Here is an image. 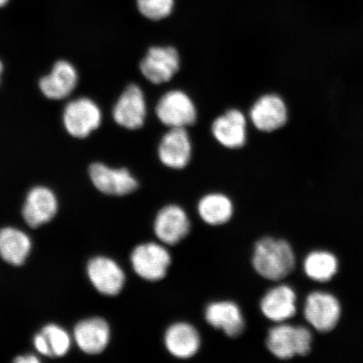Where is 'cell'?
I'll return each instance as SVG.
<instances>
[{"instance_id": "obj_1", "label": "cell", "mask_w": 363, "mask_h": 363, "mask_svg": "<svg viewBox=\"0 0 363 363\" xmlns=\"http://www.w3.org/2000/svg\"><path fill=\"white\" fill-rule=\"evenodd\" d=\"M295 262L294 250L284 240L262 238L254 247L253 269L267 280H283L294 271Z\"/></svg>"}, {"instance_id": "obj_2", "label": "cell", "mask_w": 363, "mask_h": 363, "mask_svg": "<svg viewBox=\"0 0 363 363\" xmlns=\"http://www.w3.org/2000/svg\"><path fill=\"white\" fill-rule=\"evenodd\" d=\"M266 345L275 357L289 360L310 353L312 334L305 326L279 323L269 330Z\"/></svg>"}, {"instance_id": "obj_3", "label": "cell", "mask_w": 363, "mask_h": 363, "mask_svg": "<svg viewBox=\"0 0 363 363\" xmlns=\"http://www.w3.org/2000/svg\"><path fill=\"white\" fill-rule=\"evenodd\" d=\"M131 264L140 278L157 282L165 278L172 264L171 254L162 244L148 242L136 247L130 256Z\"/></svg>"}, {"instance_id": "obj_4", "label": "cell", "mask_w": 363, "mask_h": 363, "mask_svg": "<svg viewBox=\"0 0 363 363\" xmlns=\"http://www.w3.org/2000/svg\"><path fill=\"white\" fill-rule=\"evenodd\" d=\"M62 120L68 133L76 138H85L101 125L102 113L92 99L79 98L67 104Z\"/></svg>"}, {"instance_id": "obj_5", "label": "cell", "mask_w": 363, "mask_h": 363, "mask_svg": "<svg viewBox=\"0 0 363 363\" xmlns=\"http://www.w3.org/2000/svg\"><path fill=\"white\" fill-rule=\"evenodd\" d=\"M157 116L170 128H185L195 123L197 111L192 99L181 90H172L159 99Z\"/></svg>"}, {"instance_id": "obj_6", "label": "cell", "mask_w": 363, "mask_h": 363, "mask_svg": "<svg viewBox=\"0 0 363 363\" xmlns=\"http://www.w3.org/2000/svg\"><path fill=\"white\" fill-rule=\"evenodd\" d=\"M180 67V57L172 47H153L140 62L142 74L153 84H161L171 80Z\"/></svg>"}, {"instance_id": "obj_7", "label": "cell", "mask_w": 363, "mask_h": 363, "mask_svg": "<svg viewBox=\"0 0 363 363\" xmlns=\"http://www.w3.org/2000/svg\"><path fill=\"white\" fill-rule=\"evenodd\" d=\"M303 314L308 323L320 333H325L337 326L340 317L337 298L325 292H313L308 295Z\"/></svg>"}, {"instance_id": "obj_8", "label": "cell", "mask_w": 363, "mask_h": 363, "mask_svg": "<svg viewBox=\"0 0 363 363\" xmlns=\"http://www.w3.org/2000/svg\"><path fill=\"white\" fill-rule=\"evenodd\" d=\"M189 218L183 208L169 204L161 208L154 221V233L162 244L175 246L189 234Z\"/></svg>"}, {"instance_id": "obj_9", "label": "cell", "mask_w": 363, "mask_h": 363, "mask_svg": "<svg viewBox=\"0 0 363 363\" xmlns=\"http://www.w3.org/2000/svg\"><path fill=\"white\" fill-rule=\"evenodd\" d=\"M116 123L128 130L140 128L146 121L147 103L142 89L130 84L125 89L113 108Z\"/></svg>"}, {"instance_id": "obj_10", "label": "cell", "mask_w": 363, "mask_h": 363, "mask_svg": "<svg viewBox=\"0 0 363 363\" xmlns=\"http://www.w3.org/2000/svg\"><path fill=\"white\" fill-rule=\"evenodd\" d=\"M89 172L95 187L106 194L123 196L138 187V182L125 169H112L96 162L90 166Z\"/></svg>"}, {"instance_id": "obj_11", "label": "cell", "mask_w": 363, "mask_h": 363, "mask_svg": "<svg viewBox=\"0 0 363 363\" xmlns=\"http://www.w3.org/2000/svg\"><path fill=\"white\" fill-rule=\"evenodd\" d=\"M297 295L289 285L279 284L267 291L260 302V310L267 320L285 323L297 311Z\"/></svg>"}, {"instance_id": "obj_12", "label": "cell", "mask_w": 363, "mask_h": 363, "mask_svg": "<svg viewBox=\"0 0 363 363\" xmlns=\"http://www.w3.org/2000/svg\"><path fill=\"white\" fill-rule=\"evenodd\" d=\"M191 155L192 145L185 128H171L159 144V159L162 164L170 169H184Z\"/></svg>"}, {"instance_id": "obj_13", "label": "cell", "mask_w": 363, "mask_h": 363, "mask_svg": "<svg viewBox=\"0 0 363 363\" xmlns=\"http://www.w3.org/2000/svg\"><path fill=\"white\" fill-rule=\"evenodd\" d=\"M204 318L213 328L220 330L229 337H238L243 333L246 322L237 303L222 301L210 303L204 311Z\"/></svg>"}, {"instance_id": "obj_14", "label": "cell", "mask_w": 363, "mask_h": 363, "mask_svg": "<svg viewBox=\"0 0 363 363\" xmlns=\"http://www.w3.org/2000/svg\"><path fill=\"white\" fill-rule=\"evenodd\" d=\"M164 345L172 357L182 360L189 359L201 349V334L187 322H176L166 330Z\"/></svg>"}, {"instance_id": "obj_15", "label": "cell", "mask_w": 363, "mask_h": 363, "mask_svg": "<svg viewBox=\"0 0 363 363\" xmlns=\"http://www.w3.org/2000/svg\"><path fill=\"white\" fill-rule=\"evenodd\" d=\"M250 116L256 128L272 133L283 127L288 121L287 107L276 94H267L253 104Z\"/></svg>"}, {"instance_id": "obj_16", "label": "cell", "mask_w": 363, "mask_h": 363, "mask_svg": "<svg viewBox=\"0 0 363 363\" xmlns=\"http://www.w3.org/2000/svg\"><path fill=\"white\" fill-rule=\"evenodd\" d=\"M88 274L95 289L104 295L115 296L123 289L125 280L124 272L110 258H93L89 262Z\"/></svg>"}, {"instance_id": "obj_17", "label": "cell", "mask_w": 363, "mask_h": 363, "mask_svg": "<svg viewBox=\"0 0 363 363\" xmlns=\"http://www.w3.org/2000/svg\"><path fill=\"white\" fill-rule=\"evenodd\" d=\"M57 211V199L55 194L43 186L30 190L27 195L23 217L33 228L48 223L53 219Z\"/></svg>"}, {"instance_id": "obj_18", "label": "cell", "mask_w": 363, "mask_h": 363, "mask_svg": "<svg viewBox=\"0 0 363 363\" xmlns=\"http://www.w3.org/2000/svg\"><path fill=\"white\" fill-rule=\"evenodd\" d=\"M79 75L76 68L69 62H56L52 70L39 82L40 91L45 97L59 101L69 96L78 84Z\"/></svg>"}, {"instance_id": "obj_19", "label": "cell", "mask_w": 363, "mask_h": 363, "mask_svg": "<svg viewBox=\"0 0 363 363\" xmlns=\"http://www.w3.org/2000/svg\"><path fill=\"white\" fill-rule=\"evenodd\" d=\"M212 133L222 146L240 148L247 140V120L242 112L230 110L213 122Z\"/></svg>"}, {"instance_id": "obj_20", "label": "cell", "mask_w": 363, "mask_h": 363, "mask_svg": "<svg viewBox=\"0 0 363 363\" xmlns=\"http://www.w3.org/2000/svg\"><path fill=\"white\" fill-rule=\"evenodd\" d=\"M110 328L101 318H92L79 322L75 326L74 337L77 344L88 354L102 352L110 340Z\"/></svg>"}, {"instance_id": "obj_21", "label": "cell", "mask_w": 363, "mask_h": 363, "mask_svg": "<svg viewBox=\"0 0 363 363\" xmlns=\"http://www.w3.org/2000/svg\"><path fill=\"white\" fill-rule=\"evenodd\" d=\"M197 211L204 223L219 226L230 221L234 214V206L226 195L213 193L206 194L199 201Z\"/></svg>"}, {"instance_id": "obj_22", "label": "cell", "mask_w": 363, "mask_h": 363, "mask_svg": "<svg viewBox=\"0 0 363 363\" xmlns=\"http://www.w3.org/2000/svg\"><path fill=\"white\" fill-rule=\"evenodd\" d=\"M30 249V239L26 233L11 227L0 230V256L4 261L21 266L29 256Z\"/></svg>"}, {"instance_id": "obj_23", "label": "cell", "mask_w": 363, "mask_h": 363, "mask_svg": "<svg viewBox=\"0 0 363 363\" xmlns=\"http://www.w3.org/2000/svg\"><path fill=\"white\" fill-rule=\"evenodd\" d=\"M338 262L333 254L328 252H313L303 262L306 274L316 282H328L337 274Z\"/></svg>"}, {"instance_id": "obj_24", "label": "cell", "mask_w": 363, "mask_h": 363, "mask_svg": "<svg viewBox=\"0 0 363 363\" xmlns=\"http://www.w3.org/2000/svg\"><path fill=\"white\" fill-rule=\"evenodd\" d=\"M175 6V0H136L140 15L151 21H161L169 17Z\"/></svg>"}, {"instance_id": "obj_25", "label": "cell", "mask_w": 363, "mask_h": 363, "mask_svg": "<svg viewBox=\"0 0 363 363\" xmlns=\"http://www.w3.org/2000/svg\"><path fill=\"white\" fill-rule=\"evenodd\" d=\"M42 333L48 340L52 357H63L69 351L70 337L60 326L48 325L43 329Z\"/></svg>"}, {"instance_id": "obj_26", "label": "cell", "mask_w": 363, "mask_h": 363, "mask_svg": "<svg viewBox=\"0 0 363 363\" xmlns=\"http://www.w3.org/2000/svg\"><path fill=\"white\" fill-rule=\"evenodd\" d=\"M34 344L36 350H38L40 354H43L44 356L52 357L48 340L45 337V335L43 333L35 335Z\"/></svg>"}, {"instance_id": "obj_27", "label": "cell", "mask_w": 363, "mask_h": 363, "mask_svg": "<svg viewBox=\"0 0 363 363\" xmlns=\"http://www.w3.org/2000/svg\"><path fill=\"white\" fill-rule=\"evenodd\" d=\"M13 362L17 363H38L40 360L34 355H25L18 357Z\"/></svg>"}, {"instance_id": "obj_28", "label": "cell", "mask_w": 363, "mask_h": 363, "mask_svg": "<svg viewBox=\"0 0 363 363\" xmlns=\"http://www.w3.org/2000/svg\"><path fill=\"white\" fill-rule=\"evenodd\" d=\"M10 0H0V8L6 6Z\"/></svg>"}, {"instance_id": "obj_29", "label": "cell", "mask_w": 363, "mask_h": 363, "mask_svg": "<svg viewBox=\"0 0 363 363\" xmlns=\"http://www.w3.org/2000/svg\"><path fill=\"white\" fill-rule=\"evenodd\" d=\"M3 65H2V62L1 61H0V76H1L2 74V72H3Z\"/></svg>"}]
</instances>
